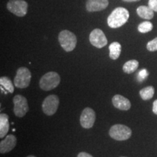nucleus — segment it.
Here are the masks:
<instances>
[{
  "label": "nucleus",
  "instance_id": "obj_13",
  "mask_svg": "<svg viewBox=\"0 0 157 157\" xmlns=\"http://www.w3.org/2000/svg\"><path fill=\"white\" fill-rule=\"evenodd\" d=\"M113 106L121 111H127L131 108V103L127 98L121 95H116L112 98Z\"/></svg>",
  "mask_w": 157,
  "mask_h": 157
},
{
  "label": "nucleus",
  "instance_id": "obj_6",
  "mask_svg": "<svg viewBox=\"0 0 157 157\" xmlns=\"http://www.w3.org/2000/svg\"><path fill=\"white\" fill-rule=\"evenodd\" d=\"M7 8L10 13L18 17H23L27 14L28 3L24 0H10Z\"/></svg>",
  "mask_w": 157,
  "mask_h": 157
},
{
  "label": "nucleus",
  "instance_id": "obj_16",
  "mask_svg": "<svg viewBox=\"0 0 157 157\" xmlns=\"http://www.w3.org/2000/svg\"><path fill=\"white\" fill-rule=\"evenodd\" d=\"M0 84H1V89L4 90V93L5 94L7 93H13L15 87L13 82L7 76H2L0 78Z\"/></svg>",
  "mask_w": 157,
  "mask_h": 157
},
{
  "label": "nucleus",
  "instance_id": "obj_24",
  "mask_svg": "<svg viewBox=\"0 0 157 157\" xmlns=\"http://www.w3.org/2000/svg\"><path fill=\"white\" fill-rule=\"evenodd\" d=\"M153 112L157 115V100L154 101L153 103Z\"/></svg>",
  "mask_w": 157,
  "mask_h": 157
},
{
  "label": "nucleus",
  "instance_id": "obj_5",
  "mask_svg": "<svg viewBox=\"0 0 157 157\" xmlns=\"http://www.w3.org/2000/svg\"><path fill=\"white\" fill-rule=\"evenodd\" d=\"M31 79V71L25 67H21L17 71L14 78L15 86L20 89L28 87Z\"/></svg>",
  "mask_w": 157,
  "mask_h": 157
},
{
  "label": "nucleus",
  "instance_id": "obj_18",
  "mask_svg": "<svg viewBox=\"0 0 157 157\" xmlns=\"http://www.w3.org/2000/svg\"><path fill=\"white\" fill-rule=\"evenodd\" d=\"M139 63L136 60H130L124 64L123 71L126 74H132L137 69Z\"/></svg>",
  "mask_w": 157,
  "mask_h": 157
},
{
  "label": "nucleus",
  "instance_id": "obj_25",
  "mask_svg": "<svg viewBox=\"0 0 157 157\" xmlns=\"http://www.w3.org/2000/svg\"><path fill=\"white\" fill-rule=\"evenodd\" d=\"M123 1L126 2H139L140 0H123Z\"/></svg>",
  "mask_w": 157,
  "mask_h": 157
},
{
  "label": "nucleus",
  "instance_id": "obj_21",
  "mask_svg": "<svg viewBox=\"0 0 157 157\" xmlns=\"http://www.w3.org/2000/svg\"><path fill=\"white\" fill-rule=\"evenodd\" d=\"M147 50L150 52H154V51H157V37L153 39V40L150 41L147 44Z\"/></svg>",
  "mask_w": 157,
  "mask_h": 157
},
{
  "label": "nucleus",
  "instance_id": "obj_7",
  "mask_svg": "<svg viewBox=\"0 0 157 157\" xmlns=\"http://www.w3.org/2000/svg\"><path fill=\"white\" fill-rule=\"evenodd\" d=\"M13 103H14V111L16 117L21 118L23 117L29 111V105L26 98L21 95H17L13 98Z\"/></svg>",
  "mask_w": 157,
  "mask_h": 157
},
{
  "label": "nucleus",
  "instance_id": "obj_9",
  "mask_svg": "<svg viewBox=\"0 0 157 157\" xmlns=\"http://www.w3.org/2000/svg\"><path fill=\"white\" fill-rule=\"evenodd\" d=\"M89 39L92 45L99 49L103 48L108 44V40L105 34L101 29H95L92 31Z\"/></svg>",
  "mask_w": 157,
  "mask_h": 157
},
{
  "label": "nucleus",
  "instance_id": "obj_8",
  "mask_svg": "<svg viewBox=\"0 0 157 157\" xmlns=\"http://www.w3.org/2000/svg\"><path fill=\"white\" fill-rule=\"evenodd\" d=\"M60 100L56 95H50L44 100L42 103V111L45 114L52 116L56 113L58 110Z\"/></svg>",
  "mask_w": 157,
  "mask_h": 157
},
{
  "label": "nucleus",
  "instance_id": "obj_15",
  "mask_svg": "<svg viewBox=\"0 0 157 157\" xmlns=\"http://www.w3.org/2000/svg\"><path fill=\"white\" fill-rule=\"evenodd\" d=\"M154 10L149 6H140L137 9V14L139 17L146 20H151L154 17Z\"/></svg>",
  "mask_w": 157,
  "mask_h": 157
},
{
  "label": "nucleus",
  "instance_id": "obj_2",
  "mask_svg": "<svg viewBox=\"0 0 157 157\" xmlns=\"http://www.w3.org/2000/svg\"><path fill=\"white\" fill-rule=\"evenodd\" d=\"M58 41L62 48L66 52L73 51L77 43L76 35L68 30L60 31L58 35Z\"/></svg>",
  "mask_w": 157,
  "mask_h": 157
},
{
  "label": "nucleus",
  "instance_id": "obj_23",
  "mask_svg": "<svg viewBox=\"0 0 157 157\" xmlns=\"http://www.w3.org/2000/svg\"><path fill=\"white\" fill-rule=\"evenodd\" d=\"M77 157H93L91 154H88L86 152H81L78 154Z\"/></svg>",
  "mask_w": 157,
  "mask_h": 157
},
{
  "label": "nucleus",
  "instance_id": "obj_14",
  "mask_svg": "<svg viewBox=\"0 0 157 157\" xmlns=\"http://www.w3.org/2000/svg\"><path fill=\"white\" fill-rule=\"evenodd\" d=\"M10 129L9 117L6 113L0 115V137L3 138L7 135Z\"/></svg>",
  "mask_w": 157,
  "mask_h": 157
},
{
  "label": "nucleus",
  "instance_id": "obj_20",
  "mask_svg": "<svg viewBox=\"0 0 157 157\" xmlns=\"http://www.w3.org/2000/svg\"><path fill=\"white\" fill-rule=\"evenodd\" d=\"M153 27L154 26H153L152 23H151L150 21H145V22H143L139 24L138 27H137V30H138L139 32L145 34V33H148L151 31Z\"/></svg>",
  "mask_w": 157,
  "mask_h": 157
},
{
  "label": "nucleus",
  "instance_id": "obj_4",
  "mask_svg": "<svg viewBox=\"0 0 157 157\" xmlns=\"http://www.w3.org/2000/svg\"><path fill=\"white\" fill-rule=\"evenodd\" d=\"M109 135L116 140H128L132 135V130L126 125L118 124L111 127L109 130Z\"/></svg>",
  "mask_w": 157,
  "mask_h": 157
},
{
  "label": "nucleus",
  "instance_id": "obj_11",
  "mask_svg": "<svg viewBox=\"0 0 157 157\" xmlns=\"http://www.w3.org/2000/svg\"><path fill=\"white\" fill-rule=\"evenodd\" d=\"M17 139L13 135H8L0 143V153L6 154L11 151L16 146Z\"/></svg>",
  "mask_w": 157,
  "mask_h": 157
},
{
  "label": "nucleus",
  "instance_id": "obj_12",
  "mask_svg": "<svg viewBox=\"0 0 157 157\" xmlns=\"http://www.w3.org/2000/svg\"><path fill=\"white\" fill-rule=\"evenodd\" d=\"M109 4V0H87L86 9L90 13L102 11L107 8Z\"/></svg>",
  "mask_w": 157,
  "mask_h": 157
},
{
  "label": "nucleus",
  "instance_id": "obj_3",
  "mask_svg": "<svg viewBox=\"0 0 157 157\" xmlns=\"http://www.w3.org/2000/svg\"><path fill=\"white\" fill-rule=\"evenodd\" d=\"M60 82V76L58 73L50 71L45 74L39 80V87L44 91H50L56 88Z\"/></svg>",
  "mask_w": 157,
  "mask_h": 157
},
{
  "label": "nucleus",
  "instance_id": "obj_27",
  "mask_svg": "<svg viewBox=\"0 0 157 157\" xmlns=\"http://www.w3.org/2000/svg\"><path fill=\"white\" fill-rule=\"evenodd\" d=\"M121 157H125V156H121Z\"/></svg>",
  "mask_w": 157,
  "mask_h": 157
},
{
  "label": "nucleus",
  "instance_id": "obj_22",
  "mask_svg": "<svg viewBox=\"0 0 157 157\" xmlns=\"http://www.w3.org/2000/svg\"><path fill=\"white\" fill-rule=\"evenodd\" d=\"M148 6L154 12H156L157 13V0H149Z\"/></svg>",
  "mask_w": 157,
  "mask_h": 157
},
{
  "label": "nucleus",
  "instance_id": "obj_19",
  "mask_svg": "<svg viewBox=\"0 0 157 157\" xmlns=\"http://www.w3.org/2000/svg\"><path fill=\"white\" fill-rule=\"evenodd\" d=\"M155 93L154 87L152 86L144 87L140 91V95L143 101H148L154 97Z\"/></svg>",
  "mask_w": 157,
  "mask_h": 157
},
{
  "label": "nucleus",
  "instance_id": "obj_17",
  "mask_svg": "<svg viewBox=\"0 0 157 157\" xmlns=\"http://www.w3.org/2000/svg\"><path fill=\"white\" fill-rule=\"evenodd\" d=\"M121 51V46L119 42H112L109 45V57L112 60H117L119 58Z\"/></svg>",
  "mask_w": 157,
  "mask_h": 157
},
{
  "label": "nucleus",
  "instance_id": "obj_1",
  "mask_svg": "<svg viewBox=\"0 0 157 157\" xmlns=\"http://www.w3.org/2000/svg\"><path fill=\"white\" fill-rule=\"evenodd\" d=\"M129 17V11L124 7H117L107 18L108 25L110 28L117 29L122 26L127 22Z\"/></svg>",
  "mask_w": 157,
  "mask_h": 157
},
{
  "label": "nucleus",
  "instance_id": "obj_26",
  "mask_svg": "<svg viewBox=\"0 0 157 157\" xmlns=\"http://www.w3.org/2000/svg\"><path fill=\"white\" fill-rule=\"evenodd\" d=\"M27 157H36L35 156H33V155H30V156H28Z\"/></svg>",
  "mask_w": 157,
  "mask_h": 157
},
{
  "label": "nucleus",
  "instance_id": "obj_10",
  "mask_svg": "<svg viewBox=\"0 0 157 157\" xmlns=\"http://www.w3.org/2000/svg\"><path fill=\"white\" fill-rule=\"evenodd\" d=\"M95 112L91 108H85L80 116V124L84 129H90L95 121Z\"/></svg>",
  "mask_w": 157,
  "mask_h": 157
}]
</instances>
